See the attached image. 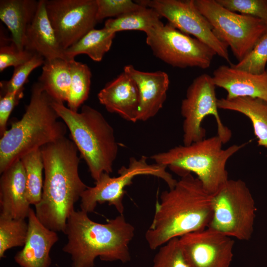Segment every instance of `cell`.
<instances>
[{"label": "cell", "mask_w": 267, "mask_h": 267, "mask_svg": "<svg viewBox=\"0 0 267 267\" xmlns=\"http://www.w3.org/2000/svg\"><path fill=\"white\" fill-rule=\"evenodd\" d=\"M1 174L0 215L25 219L28 217L31 205L28 200L25 172L21 160Z\"/></svg>", "instance_id": "obj_18"}, {"label": "cell", "mask_w": 267, "mask_h": 267, "mask_svg": "<svg viewBox=\"0 0 267 267\" xmlns=\"http://www.w3.org/2000/svg\"><path fill=\"white\" fill-rule=\"evenodd\" d=\"M70 61L54 58L45 60L43 65L38 82L56 101H67L71 82Z\"/></svg>", "instance_id": "obj_23"}, {"label": "cell", "mask_w": 267, "mask_h": 267, "mask_svg": "<svg viewBox=\"0 0 267 267\" xmlns=\"http://www.w3.org/2000/svg\"><path fill=\"white\" fill-rule=\"evenodd\" d=\"M162 17L154 9L143 6L118 17L108 19L104 28L114 32L123 31H140L146 33L162 23Z\"/></svg>", "instance_id": "obj_25"}, {"label": "cell", "mask_w": 267, "mask_h": 267, "mask_svg": "<svg viewBox=\"0 0 267 267\" xmlns=\"http://www.w3.org/2000/svg\"><path fill=\"white\" fill-rule=\"evenodd\" d=\"M63 233L67 242L63 251L70 255L72 267H93L96 258L104 261L131 260L129 244L134 227L123 214L100 223L88 214L75 210L68 218Z\"/></svg>", "instance_id": "obj_3"}, {"label": "cell", "mask_w": 267, "mask_h": 267, "mask_svg": "<svg viewBox=\"0 0 267 267\" xmlns=\"http://www.w3.org/2000/svg\"><path fill=\"white\" fill-rule=\"evenodd\" d=\"M24 49L45 60L62 58L68 60L48 19L45 0H39L36 15L27 29Z\"/></svg>", "instance_id": "obj_20"}, {"label": "cell", "mask_w": 267, "mask_h": 267, "mask_svg": "<svg viewBox=\"0 0 267 267\" xmlns=\"http://www.w3.org/2000/svg\"><path fill=\"white\" fill-rule=\"evenodd\" d=\"M167 167L156 163L148 164L145 156H142L139 159L131 157L128 166H122L118 170L119 176L111 177L110 174L104 173L95 182L94 186L88 187L81 196V210L88 214L91 213L94 211L97 203L107 202L109 205L114 206L120 214H123L124 189L133 183V179L135 177L153 176L163 179L169 189L175 186L178 180L166 171Z\"/></svg>", "instance_id": "obj_9"}, {"label": "cell", "mask_w": 267, "mask_h": 267, "mask_svg": "<svg viewBox=\"0 0 267 267\" xmlns=\"http://www.w3.org/2000/svg\"><path fill=\"white\" fill-rule=\"evenodd\" d=\"M24 88L16 92L0 94V135L1 136L6 129L7 122L9 117L20 100L24 95Z\"/></svg>", "instance_id": "obj_35"}, {"label": "cell", "mask_w": 267, "mask_h": 267, "mask_svg": "<svg viewBox=\"0 0 267 267\" xmlns=\"http://www.w3.org/2000/svg\"><path fill=\"white\" fill-rule=\"evenodd\" d=\"M53 100L39 82L33 85L22 117L0 136V174L25 154L65 136L68 128L58 120Z\"/></svg>", "instance_id": "obj_4"}, {"label": "cell", "mask_w": 267, "mask_h": 267, "mask_svg": "<svg viewBox=\"0 0 267 267\" xmlns=\"http://www.w3.org/2000/svg\"><path fill=\"white\" fill-rule=\"evenodd\" d=\"M116 34L104 27L100 29L94 28L66 49L65 55L68 60H71L77 55L85 54L92 60L100 62L110 50Z\"/></svg>", "instance_id": "obj_24"}, {"label": "cell", "mask_w": 267, "mask_h": 267, "mask_svg": "<svg viewBox=\"0 0 267 267\" xmlns=\"http://www.w3.org/2000/svg\"><path fill=\"white\" fill-rule=\"evenodd\" d=\"M27 218V239L22 250L15 254L14 260L21 267H49L50 252L58 241V236L39 221L32 208Z\"/></svg>", "instance_id": "obj_15"}, {"label": "cell", "mask_w": 267, "mask_h": 267, "mask_svg": "<svg viewBox=\"0 0 267 267\" xmlns=\"http://www.w3.org/2000/svg\"><path fill=\"white\" fill-rule=\"evenodd\" d=\"M44 61L42 56L35 54L26 62L14 67L10 80L0 81V94L16 92L24 88V85L32 71L43 65Z\"/></svg>", "instance_id": "obj_30"}, {"label": "cell", "mask_w": 267, "mask_h": 267, "mask_svg": "<svg viewBox=\"0 0 267 267\" xmlns=\"http://www.w3.org/2000/svg\"><path fill=\"white\" fill-rule=\"evenodd\" d=\"M47 15L65 50L94 28L96 0H45Z\"/></svg>", "instance_id": "obj_13"}, {"label": "cell", "mask_w": 267, "mask_h": 267, "mask_svg": "<svg viewBox=\"0 0 267 267\" xmlns=\"http://www.w3.org/2000/svg\"><path fill=\"white\" fill-rule=\"evenodd\" d=\"M217 135L188 145H178L151 156L155 163L169 167L180 176L194 173L204 189L213 195L229 179L226 165L229 159L244 144L226 149Z\"/></svg>", "instance_id": "obj_6"}, {"label": "cell", "mask_w": 267, "mask_h": 267, "mask_svg": "<svg viewBox=\"0 0 267 267\" xmlns=\"http://www.w3.org/2000/svg\"><path fill=\"white\" fill-rule=\"evenodd\" d=\"M183 257L190 267H230L234 241L210 228L179 238Z\"/></svg>", "instance_id": "obj_14"}, {"label": "cell", "mask_w": 267, "mask_h": 267, "mask_svg": "<svg viewBox=\"0 0 267 267\" xmlns=\"http://www.w3.org/2000/svg\"><path fill=\"white\" fill-rule=\"evenodd\" d=\"M35 54L24 49H19L11 38L0 36V72L6 68L20 65L31 59Z\"/></svg>", "instance_id": "obj_32"}, {"label": "cell", "mask_w": 267, "mask_h": 267, "mask_svg": "<svg viewBox=\"0 0 267 267\" xmlns=\"http://www.w3.org/2000/svg\"><path fill=\"white\" fill-rule=\"evenodd\" d=\"M213 205L212 218L208 227L239 240L250 239L257 209L243 180L229 179L213 195Z\"/></svg>", "instance_id": "obj_7"}, {"label": "cell", "mask_w": 267, "mask_h": 267, "mask_svg": "<svg viewBox=\"0 0 267 267\" xmlns=\"http://www.w3.org/2000/svg\"><path fill=\"white\" fill-rule=\"evenodd\" d=\"M20 160L25 172L28 200L30 205L35 206L41 201L44 185V164L41 149L25 154Z\"/></svg>", "instance_id": "obj_26"}, {"label": "cell", "mask_w": 267, "mask_h": 267, "mask_svg": "<svg viewBox=\"0 0 267 267\" xmlns=\"http://www.w3.org/2000/svg\"><path fill=\"white\" fill-rule=\"evenodd\" d=\"M235 12L260 19L267 23V0H216Z\"/></svg>", "instance_id": "obj_33"}, {"label": "cell", "mask_w": 267, "mask_h": 267, "mask_svg": "<svg viewBox=\"0 0 267 267\" xmlns=\"http://www.w3.org/2000/svg\"><path fill=\"white\" fill-rule=\"evenodd\" d=\"M97 22L106 18L118 17L141 7V5L131 0H96Z\"/></svg>", "instance_id": "obj_34"}, {"label": "cell", "mask_w": 267, "mask_h": 267, "mask_svg": "<svg viewBox=\"0 0 267 267\" xmlns=\"http://www.w3.org/2000/svg\"><path fill=\"white\" fill-rule=\"evenodd\" d=\"M123 71L134 80L138 89V121L145 122L154 117L162 108L166 99L170 84L168 75L161 71H139L132 65L125 66Z\"/></svg>", "instance_id": "obj_16"}, {"label": "cell", "mask_w": 267, "mask_h": 267, "mask_svg": "<svg viewBox=\"0 0 267 267\" xmlns=\"http://www.w3.org/2000/svg\"><path fill=\"white\" fill-rule=\"evenodd\" d=\"M194 2L210 24L215 36L230 47L238 61L249 54L267 31V23L263 20L231 11L216 0H194Z\"/></svg>", "instance_id": "obj_8"}, {"label": "cell", "mask_w": 267, "mask_h": 267, "mask_svg": "<svg viewBox=\"0 0 267 267\" xmlns=\"http://www.w3.org/2000/svg\"><path fill=\"white\" fill-rule=\"evenodd\" d=\"M267 63V31L260 38L253 49L244 58L236 64H230L238 69L253 74H261L266 71Z\"/></svg>", "instance_id": "obj_29"}, {"label": "cell", "mask_w": 267, "mask_h": 267, "mask_svg": "<svg viewBox=\"0 0 267 267\" xmlns=\"http://www.w3.org/2000/svg\"><path fill=\"white\" fill-rule=\"evenodd\" d=\"M41 149L44 179L36 214L48 229L63 232L68 218L75 210V204L88 187L79 176L78 150L65 136Z\"/></svg>", "instance_id": "obj_1"}, {"label": "cell", "mask_w": 267, "mask_h": 267, "mask_svg": "<svg viewBox=\"0 0 267 267\" xmlns=\"http://www.w3.org/2000/svg\"><path fill=\"white\" fill-rule=\"evenodd\" d=\"M215 88L212 77L207 74L196 77L187 88L180 105V113L184 119L183 145H188L205 138L206 130L202 127V123L208 115L214 116L217 135L223 143L230 139L231 131L222 123L219 114Z\"/></svg>", "instance_id": "obj_11"}, {"label": "cell", "mask_w": 267, "mask_h": 267, "mask_svg": "<svg viewBox=\"0 0 267 267\" xmlns=\"http://www.w3.org/2000/svg\"><path fill=\"white\" fill-rule=\"evenodd\" d=\"M174 187L163 191L155 205L145 238L151 250L170 240L208 227L212 218L213 195L200 180L187 173Z\"/></svg>", "instance_id": "obj_2"}, {"label": "cell", "mask_w": 267, "mask_h": 267, "mask_svg": "<svg viewBox=\"0 0 267 267\" xmlns=\"http://www.w3.org/2000/svg\"><path fill=\"white\" fill-rule=\"evenodd\" d=\"M219 109L241 113L251 121L259 146L267 148V99L240 97L218 99Z\"/></svg>", "instance_id": "obj_22"}, {"label": "cell", "mask_w": 267, "mask_h": 267, "mask_svg": "<svg viewBox=\"0 0 267 267\" xmlns=\"http://www.w3.org/2000/svg\"><path fill=\"white\" fill-rule=\"evenodd\" d=\"M212 77L216 87L226 91L227 99L251 97L267 99V70L255 74L230 64L222 65L214 71Z\"/></svg>", "instance_id": "obj_19"}, {"label": "cell", "mask_w": 267, "mask_h": 267, "mask_svg": "<svg viewBox=\"0 0 267 267\" xmlns=\"http://www.w3.org/2000/svg\"><path fill=\"white\" fill-rule=\"evenodd\" d=\"M152 267H190L182 254L179 238H174L159 248Z\"/></svg>", "instance_id": "obj_31"}, {"label": "cell", "mask_w": 267, "mask_h": 267, "mask_svg": "<svg viewBox=\"0 0 267 267\" xmlns=\"http://www.w3.org/2000/svg\"><path fill=\"white\" fill-rule=\"evenodd\" d=\"M53 107L70 131L72 140L85 161L92 178L110 174L118 153L114 129L97 110L83 105L73 111L63 102L53 100Z\"/></svg>", "instance_id": "obj_5"}, {"label": "cell", "mask_w": 267, "mask_h": 267, "mask_svg": "<svg viewBox=\"0 0 267 267\" xmlns=\"http://www.w3.org/2000/svg\"><path fill=\"white\" fill-rule=\"evenodd\" d=\"M39 0H0V19L10 31L12 40L20 50L24 49L25 34L33 20Z\"/></svg>", "instance_id": "obj_21"}, {"label": "cell", "mask_w": 267, "mask_h": 267, "mask_svg": "<svg viewBox=\"0 0 267 267\" xmlns=\"http://www.w3.org/2000/svg\"><path fill=\"white\" fill-rule=\"evenodd\" d=\"M28 223L23 219L0 215V258L5 257L8 250L23 247L27 236Z\"/></svg>", "instance_id": "obj_28"}, {"label": "cell", "mask_w": 267, "mask_h": 267, "mask_svg": "<svg viewBox=\"0 0 267 267\" xmlns=\"http://www.w3.org/2000/svg\"><path fill=\"white\" fill-rule=\"evenodd\" d=\"M146 43L153 54L174 67L208 68L215 51L208 45L182 33L169 23H162L146 33Z\"/></svg>", "instance_id": "obj_10"}, {"label": "cell", "mask_w": 267, "mask_h": 267, "mask_svg": "<svg viewBox=\"0 0 267 267\" xmlns=\"http://www.w3.org/2000/svg\"><path fill=\"white\" fill-rule=\"evenodd\" d=\"M135 1L143 6L154 9L174 27L205 43L217 55L231 64L228 46L215 36L210 24L197 8L194 0Z\"/></svg>", "instance_id": "obj_12"}, {"label": "cell", "mask_w": 267, "mask_h": 267, "mask_svg": "<svg viewBox=\"0 0 267 267\" xmlns=\"http://www.w3.org/2000/svg\"><path fill=\"white\" fill-rule=\"evenodd\" d=\"M106 110L133 123L137 120L139 94L134 80L123 71L108 82L97 94Z\"/></svg>", "instance_id": "obj_17"}, {"label": "cell", "mask_w": 267, "mask_h": 267, "mask_svg": "<svg viewBox=\"0 0 267 267\" xmlns=\"http://www.w3.org/2000/svg\"><path fill=\"white\" fill-rule=\"evenodd\" d=\"M71 82L67 101L68 108L78 112L79 108L88 98L91 72L86 64L74 59L70 61Z\"/></svg>", "instance_id": "obj_27"}]
</instances>
